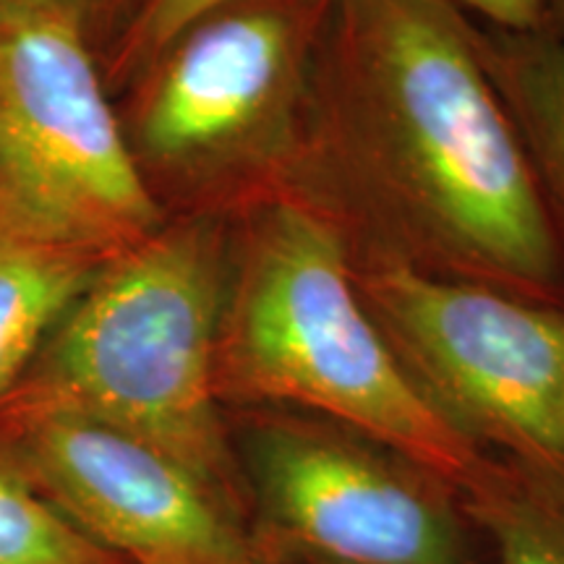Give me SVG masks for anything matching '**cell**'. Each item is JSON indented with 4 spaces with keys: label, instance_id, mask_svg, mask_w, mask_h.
Segmentation results:
<instances>
[{
    "label": "cell",
    "instance_id": "obj_14",
    "mask_svg": "<svg viewBox=\"0 0 564 564\" xmlns=\"http://www.w3.org/2000/svg\"><path fill=\"white\" fill-rule=\"evenodd\" d=\"M131 0H0V21H61L91 37Z\"/></svg>",
    "mask_w": 564,
    "mask_h": 564
},
{
    "label": "cell",
    "instance_id": "obj_3",
    "mask_svg": "<svg viewBox=\"0 0 564 564\" xmlns=\"http://www.w3.org/2000/svg\"><path fill=\"white\" fill-rule=\"evenodd\" d=\"M215 384L223 405L340 423L457 494L491 460L405 371L361 299L340 225L295 196L257 204L232 246Z\"/></svg>",
    "mask_w": 564,
    "mask_h": 564
},
{
    "label": "cell",
    "instance_id": "obj_10",
    "mask_svg": "<svg viewBox=\"0 0 564 564\" xmlns=\"http://www.w3.org/2000/svg\"><path fill=\"white\" fill-rule=\"evenodd\" d=\"M465 518L491 539L497 564H564V474L491 457L460 491Z\"/></svg>",
    "mask_w": 564,
    "mask_h": 564
},
{
    "label": "cell",
    "instance_id": "obj_13",
    "mask_svg": "<svg viewBox=\"0 0 564 564\" xmlns=\"http://www.w3.org/2000/svg\"><path fill=\"white\" fill-rule=\"evenodd\" d=\"M230 3L238 0H131L118 66L144 70L186 26Z\"/></svg>",
    "mask_w": 564,
    "mask_h": 564
},
{
    "label": "cell",
    "instance_id": "obj_8",
    "mask_svg": "<svg viewBox=\"0 0 564 564\" xmlns=\"http://www.w3.org/2000/svg\"><path fill=\"white\" fill-rule=\"evenodd\" d=\"M0 460L133 564H257L241 514L173 457L102 423L63 413L0 421Z\"/></svg>",
    "mask_w": 564,
    "mask_h": 564
},
{
    "label": "cell",
    "instance_id": "obj_6",
    "mask_svg": "<svg viewBox=\"0 0 564 564\" xmlns=\"http://www.w3.org/2000/svg\"><path fill=\"white\" fill-rule=\"evenodd\" d=\"M405 371L478 447L564 474V306L423 270L356 267Z\"/></svg>",
    "mask_w": 564,
    "mask_h": 564
},
{
    "label": "cell",
    "instance_id": "obj_7",
    "mask_svg": "<svg viewBox=\"0 0 564 564\" xmlns=\"http://www.w3.org/2000/svg\"><path fill=\"white\" fill-rule=\"evenodd\" d=\"M0 215L97 259L165 223L89 37L61 21H0Z\"/></svg>",
    "mask_w": 564,
    "mask_h": 564
},
{
    "label": "cell",
    "instance_id": "obj_12",
    "mask_svg": "<svg viewBox=\"0 0 564 564\" xmlns=\"http://www.w3.org/2000/svg\"><path fill=\"white\" fill-rule=\"evenodd\" d=\"M0 564H133L70 525L0 460Z\"/></svg>",
    "mask_w": 564,
    "mask_h": 564
},
{
    "label": "cell",
    "instance_id": "obj_2",
    "mask_svg": "<svg viewBox=\"0 0 564 564\" xmlns=\"http://www.w3.org/2000/svg\"><path fill=\"white\" fill-rule=\"evenodd\" d=\"M232 246L212 215L162 223L97 267L13 390L0 421L63 413L152 444L246 520L215 384Z\"/></svg>",
    "mask_w": 564,
    "mask_h": 564
},
{
    "label": "cell",
    "instance_id": "obj_5",
    "mask_svg": "<svg viewBox=\"0 0 564 564\" xmlns=\"http://www.w3.org/2000/svg\"><path fill=\"white\" fill-rule=\"evenodd\" d=\"M316 13L314 0H238L186 26L144 68L126 139L150 188H236L291 158Z\"/></svg>",
    "mask_w": 564,
    "mask_h": 564
},
{
    "label": "cell",
    "instance_id": "obj_9",
    "mask_svg": "<svg viewBox=\"0 0 564 564\" xmlns=\"http://www.w3.org/2000/svg\"><path fill=\"white\" fill-rule=\"evenodd\" d=\"M102 262L0 215V400Z\"/></svg>",
    "mask_w": 564,
    "mask_h": 564
},
{
    "label": "cell",
    "instance_id": "obj_15",
    "mask_svg": "<svg viewBox=\"0 0 564 564\" xmlns=\"http://www.w3.org/2000/svg\"><path fill=\"white\" fill-rule=\"evenodd\" d=\"M505 30L528 34L544 19L546 0H457Z\"/></svg>",
    "mask_w": 564,
    "mask_h": 564
},
{
    "label": "cell",
    "instance_id": "obj_16",
    "mask_svg": "<svg viewBox=\"0 0 564 564\" xmlns=\"http://www.w3.org/2000/svg\"><path fill=\"white\" fill-rule=\"evenodd\" d=\"M257 564H324V562H257Z\"/></svg>",
    "mask_w": 564,
    "mask_h": 564
},
{
    "label": "cell",
    "instance_id": "obj_17",
    "mask_svg": "<svg viewBox=\"0 0 564 564\" xmlns=\"http://www.w3.org/2000/svg\"><path fill=\"white\" fill-rule=\"evenodd\" d=\"M562 3H564V0H562Z\"/></svg>",
    "mask_w": 564,
    "mask_h": 564
},
{
    "label": "cell",
    "instance_id": "obj_4",
    "mask_svg": "<svg viewBox=\"0 0 564 564\" xmlns=\"http://www.w3.org/2000/svg\"><path fill=\"white\" fill-rule=\"evenodd\" d=\"M230 440L257 562L474 564L460 494L384 444L285 408Z\"/></svg>",
    "mask_w": 564,
    "mask_h": 564
},
{
    "label": "cell",
    "instance_id": "obj_11",
    "mask_svg": "<svg viewBox=\"0 0 564 564\" xmlns=\"http://www.w3.org/2000/svg\"><path fill=\"white\" fill-rule=\"evenodd\" d=\"M491 76L541 186L564 209V40L518 42L502 53Z\"/></svg>",
    "mask_w": 564,
    "mask_h": 564
},
{
    "label": "cell",
    "instance_id": "obj_1",
    "mask_svg": "<svg viewBox=\"0 0 564 564\" xmlns=\"http://www.w3.org/2000/svg\"><path fill=\"white\" fill-rule=\"evenodd\" d=\"M322 95L337 165L405 262L564 306L546 192L444 0H340Z\"/></svg>",
    "mask_w": 564,
    "mask_h": 564
}]
</instances>
